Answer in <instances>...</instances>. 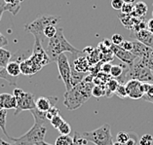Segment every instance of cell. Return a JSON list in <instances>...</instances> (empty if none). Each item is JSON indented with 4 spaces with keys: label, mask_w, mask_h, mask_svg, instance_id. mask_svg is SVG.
Masks as SVG:
<instances>
[{
    "label": "cell",
    "mask_w": 153,
    "mask_h": 145,
    "mask_svg": "<svg viewBox=\"0 0 153 145\" xmlns=\"http://www.w3.org/2000/svg\"><path fill=\"white\" fill-rule=\"evenodd\" d=\"M14 96L17 100V107L15 110V116L20 114L22 111H31L36 108L34 95L30 92H24L22 89L16 88L14 90Z\"/></svg>",
    "instance_id": "52a82bcc"
},
{
    "label": "cell",
    "mask_w": 153,
    "mask_h": 145,
    "mask_svg": "<svg viewBox=\"0 0 153 145\" xmlns=\"http://www.w3.org/2000/svg\"><path fill=\"white\" fill-rule=\"evenodd\" d=\"M152 17H153V12H152Z\"/></svg>",
    "instance_id": "bcb514c9"
},
{
    "label": "cell",
    "mask_w": 153,
    "mask_h": 145,
    "mask_svg": "<svg viewBox=\"0 0 153 145\" xmlns=\"http://www.w3.org/2000/svg\"><path fill=\"white\" fill-rule=\"evenodd\" d=\"M57 64L59 76H61L62 82L65 85L66 91L72 89L71 85V65L68 61V58L65 54H62L57 59Z\"/></svg>",
    "instance_id": "ba28073f"
},
{
    "label": "cell",
    "mask_w": 153,
    "mask_h": 145,
    "mask_svg": "<svg viewBox=\"0 0 153 145\" xmlns=\"http://www.w3.org/2000/svg\"><path fill=\"white\" fill-rule=\"evenodd\" d=\"M87 145H88V144H87Z\"/></svg>",
    "instance_id": "7dc6e473"
},
{
    "label": "cell",
    "mask_w": 153,
    "mask_h": 145,
    "mask_svg": "<svg viewBox=\"0 0 153 145\" xmlns=\"http://www.w3.org/2000/svg\"><path fill=\"white\" fill-rule=\"evenodd\" d=\"M8 43H9L8 39H7L6 37L0 32V48H4L5 46L8 45Z\"/></svg>",
    "instance_id": "ab89813d"
},
{
    "label": "cell",
    "mask_w": 153,
    "mask_h": 145,
    "mask_svg": "<svg viewBox=\"0 0 153 145\" xmlns=\"http://www.w3.org/2000/svg\"><path fill=\"white\" fill-rule=\"evenodd\" d=\"M150 49L151 48L143 45V43L139 42V41L133 40V49L131 51V53L135 55L137 58H143V55H145L148 53Z\"/></svg>",
    "instance_id": "9a60e30c"
},
{
    "label": "cell",
    "mask_w": 153,
    "mask_h": 145,
    "mask_svg": "<svg viewBox=\"0 0 153 145\" xmlns=\"http://www.w3.org/2000/svg\"><path fill=\"white\" fill-rule=\"evenodd\" d=\"M87 143H88V141L81 135V133H79L78 132H74L73 145H87Z\"/></svg>",
    "instance_id": "f1b7e54d"
},
{
    "label": "cell",
    "mask_w": 153,
    "mask_h": 145,
    "mask_svg": "<svg viewBox=\"0 0 153 145\" xmlns=\"http://www.w3.org/2000/svg\"><path fill=\"white\" fill-rule=\"evenodd\" d=\"M36 145H52V144L47 143V142H45V141H41V142H38Z\"/></svg>",
    "instance_id": "ee69618b"
},
{
    "label": "cell",
    "mask_w": 153,
    "mask_h": 145,
    "mask_svg": "<svg viewBox=\"0 0 153 145\" xmlns=\"http://www.w3.org/2000/svg\"><path fill=\"white\" fill-rule=\"evenodd\" d=\"M110 50L112 52V54L114 55V57L118 58L120 61L123 62V64H125L126 65L128 66H131L135 61L137 58L135 55H133L131 52H128L124 50L123 48H121L120 46H117V45H111L110 47Z\"/></svg>",
    "instance_id": "30bf717a"
},
{
    "label": "cell",
    "mask_w": 153,
    "mask_h": 145,
    "mask_svg": "<svg viewBox=\"0 0 153 145\" xmlns=\"http://www.w3.org/2000/svg\"><path fill=\"white\" fill-rule=\"evenodd\" d=\"M119 85H120V83H119L116 79H113V78H110V79L106 82V84L104 85V86H105V92H106L105 95L107 98H110V96H112L113 94H115V92H116Z\"/></svg>",
    "instance_id": "d6986e66"
},
{
    "label": "cell",
    "mask_w": 153,
    "mask_h": 145,
    "mask_svg": "<svg viewBox=\"0 0 153 145\" xmlns=\"http://www.w3.org/2000/svg\"><path fill=\"white\" fill-rule=\"evenodd\" d=\"M128 98L132 99H140L144 95L143 83L135 79H131L126 82L125 84Z\"/></svg>",
    "instance_id": "9c48e42d"
},
{
    "label": "cell",
    "mask_w": 153,
    "mask_h": 145,
    "mask_svg": "<svg viewBox=\"0 0 153 145\" xmlns=\"http://www.w3.org/2000/svg\"><path fill=\"white\" fill-rule=\"evenodd\" d=\"M131 37H134L137 41L153 49V33L148 29H143L140 31H132Z\"/></svg>",
    "instance_id": "7c38bea8"
},
{
    "label": "cell",
    "mask_w": 153,
    "mask_h": 145,
    "mask_svg": "<svg viewBox=\"0 0 153 145\" xmlns=\"http://www.w3.org/2000/svg\"><path fill=\"white\" fill-rule=\"evenodd\" d=\"M20 66H21V73L24 74V75H25V76L34 75V74H36L37 72L42 69L30 58H28L22 61L20 64Z\"/></svg>",
    "instance_id": "8fae6325"
},
{
    "label": "cell",
    "mask_w": 153,
    "mask_h": 145,
    "mask_svg": "<svg viewBox=\"0 0 153 145\" xmlns=\"http://www.w3.org/2000/svg\"><path fill=\"white\" fill-rule=\"evenodd\" d=\"M153 142V136L151 135H143L140 139V145H151Z\"/></svg>",
    "instance_id": "d6a6232c"
},
{
    "label": "cell",
    "mask_w": 153,
    "mask_h": 145,
    "mask_svg": "<svg viewBox=\"0 0 153 145\" xmlns=\"http://www.w3.org/2000/svg\"><path fill=\"white\" fill-rule=\"evenodd\" d=\"M58 131L59 132V133H61L62 135H69L70 132H71V127H70V125L68 122L65 121L59 127Z\"/></svg>",
    "instance_id": "83f0119b"
},
{
    "label": "cell",
    "mask_w": 153,
    "mask_h": 145,
    "mask_svg": "<svg viewBox=\"0 0 153 145\" xmlns=\"http://www.w3.org/2000/svg\"><path fill=\"white\" fill-rule=\"evenodd\" d=\"M0 145H12V144H11V142H8V141L2 139V137L0 136Z\"/></svg>",
    "instance_id": "7bdbcfd3"
},
{
    "label": "cell",
    "mask_w": 153,
    "mask_h": 145,
    "mask_svg": "<svg viewBox=\"0 0 153 145\" xmlns=\"http://www.w3.org/2000/svg\"><path fill=\"white\" fill-rule=\"evenodd\" d=\"M65 122V120L62 119V116H59V115H58V116H55L52 120L50 121L52 127L55 128V129H59V127L61 126L62 123Z\"/></svg>",
    "instance_id": "836d02e7"
},
{
    "label": "cell",
    "mask_w": 153,
    "mask_h": 145,
    "mask_svg": "<svg viewBox=\"0 0 153 145\" xmlns=\"http://www.w3.org/2000/svg\"><path fill=\"white\" fill-rule=\"evenodd\" d=\"M123 41H124V38H123V36L121 34H119V33H115V34H113L112 37H111V43H112L113 45L120 46Z\"/></svg>",
    "instance_id": "e575fe53"
},
{
    "label": "cell",
    "mask_w": 153,
    "mask_h": 145,
    "mask_svg": "<svg viewBox=\"0 0 153 145\" xmlns=\"http://www.w3.org/2000/svg\"><path fill=\"white\" fill-rule=\"evenodd\" d=\"M12 54L4 48H0V68H5L10 62Z\"/></svg>",
    "instance_id": "44dd1931"
},
{
    "label": "cell",
    "mask_w": 153,
    "mask_h": 145,
    "mask_svg": "<svg viewBox=\"0 0 153 145\" xmlns=\"http://www.w3.org/2000/svg\"><path fill=\"white\" fill-rule=\"evenodd\" d=\"M70 65L79 72H86L87 70H89L88 69V62L86 61L85 58H79L76 61H74V64H70Z\"/></svg>",
    "instance_id": "7402d4cb"
},
{
    "label": "cell",
    "mask_w": 153,
    "mask_h": 145,
    "mask_svg": "<svg viewBox=\"0 0 153 145\" xmlns=\"http://www.w3.org/2000/svg\"><path fill=\"white\" fill-rule=\"evenodd\" d=\"M125 3H129V4H133L134 2H136V0H124Z\"/></svg>",
    "instance_id": "f6af8a7d"
},
{
    "label": "cell",
    "mask_w": 153,
    "mask_h": 145,
    "mask_svg": "<svg viewBox=\"0 0 153 145\" xmlns=\"http://www.w3.org/2000/svg\"><path fill=\"white\" fill-rule=\"evenodd\" d=\"M111 67H112V64H111L110 62H104L102 65V71L105 74H109Z\"/></svg>",
    "instance_id": "f35d334b"
},
{
    "label": "cell",
    "mask_w": 153,
    "mask_h": 145,
    "mask_svg": "<svg viewBox=\"0 0 153 145\" xmlns=\"http://www.w3.org/2000/svg\"><path fill=\"white\" fill-rule=\"evenodd\" d=\"M6 71L8 72L10 76L18 78V76L21 74V66L20 64L18 61H10L6 66Z\"/></svg>",
    "instance_id": "ac0fdd59"
},
{
    "label": "cell",
    "mask_w": 153,
    "mask_h": 145,
    "mask_svg": "<svg viewBox=\"0 0 153 145\" xmlns=\"http://www.w3.org/2000/svg\"><path fill=\"white\" fill-rule=\"evenodd\" d=\"M115 95L119 98H125L128 96V94H127V90H126V87H125V84H120L117 88L116 92H115Z\"/></svg>",
    "instance_id": "4dcf8cb0"
},
{
    "label": "cell",
    "mask_w": 153,
    "mask_h": 145,
    "mask_svg": "<svg viewBox=\"0 0 153 145\" xmlns=\"http://www.w3.org/2000/svg\"><path fill=\"white\" fill-rule=\"evenodd\" d=\"M61 18L57 16H50V15H41L34 21L25 25V30L31 33L34 36V43L42 44L45 42L46 37L44 35V30L48 25H56L59 23Z\"/></svg>",
    "instance_id": "277c9868"
},
{
    "label": "cell",
    "mask_w": 153,
    "mask_h": 145,
    "mask_svg": "<svg viewBox=\"0 0 153 145\" xmlns=\"http://www.w3.org/2000/svg\"><path fill=\"white\" fill-rule=\"evenodd\" d=\"M22 3L16 1V0H4V10L8 11L13 16H16L21 10Z\"/></svg>",
    "instance_id": "e0dca14e"
},
{
    "label": "cell",
    "mask_w": 153,
    "mask_h": 145,
    "mask_svg": "<svg viewBox=\"0 0 153 145\" xmlns=\"http://www.w3.org/2000/svg\"><path fill=\"white\" fill-rule=\"evenodd\" d=\"M55 145H73V137L69 135H59L56 139Z\"/></svg>",
    "instance_id": "484cf974"
},
{
    "label": "cell",
    "mask_w": 153,
    "mask_h": 145,
    "mask_svg": "<svg viewBox=\"0 0 153 145\" xmlns=\"http://www.w3.org/2000/svg\"><path fill=\"white\" fill-rule=\"evenodd\" d=\"M106 94L105 86L104 85H95L92 89V95L97 98H100L102 96H104Z\"/></svg>",
    "instance_id": "cb8c5ba5"
},
{
    "label": "cell",
    "mask_w": 153,
    "mask_h": 145,
    "mask_svg": "<svg viewBox=\"0 0 153 145\" xmlns=\"http://www.w3.org/2000/svg\"><path fill=\"white\" fill-rule=\"evenodd\" d=\"M120 47L123 48V49L126 50V51L131 52V51H132V49H133V41H131V40H124L121 43Z\"/></svg>",
    "instance_id": "74e56055"
},
{
    "label": "cell",
    "mask_w": 153,
    "mask_h": 145,
    "mask_svg": "<svg viewBox=\"0 0 153 145\" xmlns=\"http://www.w3.org/2000/svg\"><path fill=\"white\" fill-rule=\"evenodd\" d=\"M124 4V0H111V7L114 10H121Z\"/></svg>",
    "instance_id": "8d00e7d4"
},
{
    "label": "cell",
    "mask_w": 153,
    "mask_h": 145,
    "mask_svg": "<svg viewBox=\"0 0 153 145\" xmlns=\"http://www.w3.org/2000/svg\"><path fill=\"white\" fill-rule=\"evenodd\" d=\"M0 107L3 109H16L17 107V100L14 95H10L4 92L0 94Z\"/></svg>",
    "instance_id": "5bb4252c"
},
{
    "label": "cell",
    "mask_w": 153,
    "mask_h": 145,
    "mask_svg": "<svg viewBox=\"0 0 153 145\" xmlns=\"http://www.w3.org/2000/svg\"><path fill=\"white\" fill-rule=\"evenodd\" d=\"M45 114H46L47 120H48V121H51L52 119H53L55 116H58V115H59V108H57L56 106H53L52 108H50L49 110H48Z\"/></svg>",
    "instance_id": "1f68e13d"
},
{
    "label": "cell",
    "mask_w": 153,
    "mask_h": 145,
    "mask_svg": "<svg viewBox=\"0 0 153 145\" xmlns=\"http://www.w3.org/2000/svg\"><path fill=\"white\" fill-rule=\"evenodd\" d=\"M30 112L34 118V125L25 132L24 135L20 137H9L10 142L12 145H36L38 142L44 141L47 132V118L45 112H41L38 109H33Z\"/></svg>",
    "instance_id": "6da1fadb"
},
{
    "label": "cell",
    "mask_w": 153,
    "mask_h": 145,
    "mask_svg": "<svg viewBox=\"0 0 153 145\" xmlns=\"http://www.w3.org/2000/svg\"><path fill=\"white\" fill-rule=\"evenodd\" d=\"M6 118H7V110L0 107V129H2L3 133L9 138L10 135L6 131Z\"/></svg>",
    "instance_id": "603a6c76"
},
{
    "label": "cell",
    "mask_w": 153,
    "mask_h": 145,
    "mask_svg": "<svg viewBox=\"0 0 153 145\" xmlns=\"http://www.w3.org/2000/svg\"><path fill=\"white\" fill-rule=\"evenodd\" d=\"M45 51L48 55V57L50 58L51 61H57V59L59 55L63 53H65V52H68V53L73 54V55H77L80 53L79 50L74 48L71 44L66 40L65 35H63L62 27H58L57 34H56L53 38L49 39L47 49Z\"/></svg>",
    "instance_id": "3957f363"
},
{
    "label": "cell",
    "mask_w": 153,
    "mask_h": 145,
    "mask_svg": "<svg viewBox=\"0 0 153 145\" xmlns=\"http://www.w3.org/2000/svg\"><path fill=\"white\" fill-rule=\"evenodd\" d=\"M0 79H4L7 82H9L11 86H15V85L17 84L18 78L10 76L8 74V72L6 71V68H2V69H0Z\"/></svg>",
    "instance_id": "d4e9b609"
},
{
    "label": "cell",
    "mask_w": 153,
    "mask_h": 145,
    "mask_svg": "<svg viewBox=\"0 0 153 145\" xmlns=\"http://www.w3.org/2000/svg\"><path fill=\"white\" fill-rule=\"evenodd\" d=\"M59 98L55 96H41L35 100L36 109H38L41 112H47L50 108L55 106L56 103L58 102Z\"/></svg>",
    "instance_id": "4fadbf2b"
},
{
    "label": "cell",
    "mask_w": 153,
    "mask_h": 145,
    "mask_svg": "<svg viewBox=\"0 0 153 145\" xmlns=\"http://www.w3.org/2000/svg\"><path fill=\"white\" fill-rule=\"evenodd\" d=\"M94 86V82L83 80L81 83L73 87L71 90L66 91L63 104L68 110H75L79 108L92 96V89Z\"/></svg>",
    "instance_id": "7a4b0ae2"
},
{
    "label": "cell",
    "mask_w": 153,
    "mask_h": 145,
    "mask_svg": "<svg viewBox=\"0 0 153 145\" xmlns=\"http://www.w3.org/2000/svg\"><path fill=\"white\" fill-rule=\"evenodd\" d=\"M122 14H126V15H131L134 11V4H129V3H125L122 7Z\"/></svg>",
    "instance_id": "d590c367"
},
{
    "label": "cell",
    "mask_w": 153,
    "mask_h": 145,
    "mask_svg": "<svg viewBox=\"0 0 153 145\" xmlns=\"http://www.w3.org/2000/svg\"><path fill=\"white\" fill-rule=\"evenodd\" d=\"M143 88L144 92L143 99L153 103V83H143Z\"/></svg>",
    "instance_id": "ffe728a7"
},
{
    "label": "cell",
    "mask_w": 153,
    "mask_h": 145,
    "mask_svg": "<svg viewBox=\"0 0 153 145\" xmlns=\"http://www.w3.org/2000/svg\"><path fill=\"white\" fill-rule=\"evenodd\" d=\"M4 2L3 3H0V20H1V18H2V15L3 13H4Z\"/></svg>",
    "instance_id": "b9f144b4"
},
{
    "label": "cell",
    "mask_w": 153,
    "mask_h": 145,
    "mask_svg": "<svg viewBox=\"0 0 153 145\" xmlns=\"http://www.w3.org/2000/svg\"><path fill=\"white\" fill-rule=\"evenodd\" d=\"M135 79L141 83H153V71L137 58L135 62L128 67L126 80Z\"/></svg>",
    "instance_id": "8992f818"
},
{
    "label": "cell",
    "mask_w": 153,
    "mask_h": 145,
    "mask_svg": "<svg viewBox=\"0 0 153 145\" xmlns=\"http://www.w3.org/2000/svg\"><path fill=\"white\" fill-rule=\"evenodd\" d=\"M129 139H130V135H129V133L125 132H118V135L116 136L117 142L122 143V144H127V142L129 141Z\"/></svg>",
    "instance_id": "f546056e"
},
{
    "label": "cell",
    "mask_w": 153,
    "mask_h": 145,
    "mask_svg": "<svg viewBox=\"0 0 153 145\" xmlns=\"http://www.w3.org/2000/svg\"><path fill=\"white\" fill-rule=\"evenodd\" d=\"M81 135L88 141L95 145H113L112 135H111L110 124H103L100 128L92 132H84Z\"/></svg>",
    "instance_id": "5b68a950"
},
{
    "label": "cell",
    "mask_w": 153,
    "mask_h": 145,
    "mask_svg": "<svg viewBox=\"0 0 153 145\" xmlns=\"http://www.w3.org/2000/svg\"><path fill=\"white\" fill-rule=\"evenodd\" d=\"M57 30H58V28L56 27V25H53V24L48 25L45 28V30H44V35H45L46 38L51 39L57 34Z\"/></svg>",
    "instance_id": "4316f807"
},
{
    "label": "cell",
    "mask_w": 153,
    "mask_h": 145,
    "mask_svg": "<svg viewBox=\"0 0 153 145\" xmlns=\"http://www.w3.org/2000/svg\"><path fill=\"white\" fill-rule=\"evenodd\" d=\"M147 11H148V7L144 2L143 1L137 2L134 5V11L131 14V16L134 18H143L146 15Z\"/></svg>",
    "instance_id": "2e32d148"
},
{
    "label": "cell",
    "mask_w": 153,
    "mask_h": 145,
    "mask_svg": "<svg viewBox=\"0 0 153 145\" xmlns=\"http://www.w3.org/2000/svg\"><path fill=\"white\" fill-rule=\"evenodd\" d=\"M147 29L153 33V18H151V20H149L147 21Z\"/></svg>",
    "instance_id": "60d3db41"
}]
</instances>
